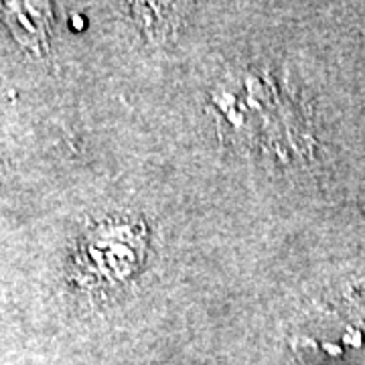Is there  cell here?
<instances>
[{"label":"cell","mask_w":365,"mask_h":365,"mask_svg":"<svg viewBox=\"0 0 365 365\" xmlns=\"http://www.w3.org/2000/svg\"><path fill=\"white\" fill-rule=\"evenodd\" d=\"M148 227L140 217L116 215L91 225L71 258V278L86 290H114L132 282L148 256Z\"/></svg>","instance_id":"cell-1"},{"label":"cell","mask_w":365,"mask_h":365,"mask_svg":"<svg viewBox=\"0 0 365 365\" xmlns=\"http://www.w3.org/2000/svg\"><path fill=\"white\" fill-rule=\"evenodd\" d=\"M0 19L25 51L37 57L47 53L53 25L49 2H2Z\"/></svg>","instance_id":"cell-2"},{"label":"cell","mask_w":365,"mask_h":365,"mask_svg":"<svg viewBox=\"0 0 365 365\" xmlns=\"http://www.w3.org/2000/svg\"><path fill=\"white\" fill-rule=\"evenodd\" d=\"M132 14L150 43H165V39L175 29V19L179 16L175 4L160 2H134Z\"/></svg>","instance_id":"cell-3"}]
</instances>
